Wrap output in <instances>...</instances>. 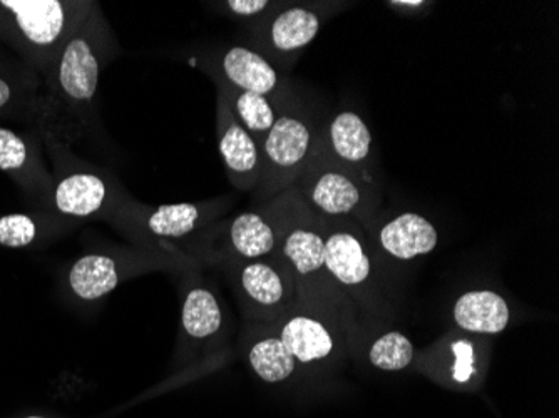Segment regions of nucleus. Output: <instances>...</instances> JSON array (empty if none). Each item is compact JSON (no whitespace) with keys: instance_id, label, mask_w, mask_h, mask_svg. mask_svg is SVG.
Instances as JSON below:
<instances>
[{"instance_id":"obj_1","label":"nucleus","mask_w":559,"mask_h":418,"mask_svg":"<svg viewBox=\"0 0 559 418\" xmlns=\"http://www.w3.org/2000/svg\"><path fill=\"white\" fill-rule=\"evenodd\" d=\"M109 31L97 4L72 31L62 46L56 83L71 116L69 136L80 138L90 126L96 104L100 72L109 61Z\"/></svg>"},{"instance_id":"obj_2","label":"nucleus","mask_w":559,"mask_h":418,"mask_svg":"<svg viewBox=\"0 0 559 418\" xmlns=\"http://www.w3.org/2000/svg\"><path fill=\"white\" fill-rule=\"evenodd\" d=\"M320 128L292 97L278 104V118L260 144L262 175L255 190L259 206L295 187L319 146Z\"/></svg>"},{"instance_id":"obj_3","label":"nucleus","mask_w":559,"mask_h":418,"mask_svg":"<svg viewBox=\"0 0 559 418\" xmlns=\"http://www.w3.org/2000/svg\"><path fill=\"white\" fill-rule=\"evenodd\" d=\"M373 182L330 159L317 146L312 162L295 182L294 190L319 218H366L376 207Z\"/></svg>"},{"instance_id":"obj_4","label":"nucleus","mask_w":559,"mask_h":418,"mask_svg":"<svg viewBox=\"0 0 559 418\" xmlns=\"http://www.w3.org/2000/svg\"><path fill=\"white\" fill-rule=\"evenodd\" d=\"M325 5L276 8L253 29V49L272 64H292L319 36L326 21Z\"/></svg>"},{"instance_id":"obj_5","label":"nucleus","mask_w":559,"mask_h":418,"mask_svg":"<svg viewBox=\"0 0 559 418\" xmlns=\"http://www.w3.org/2000/svg\"><path fill=\"white\" fill-rule=\"evenodd\" d=\"M323 253L330 279L345 290L360 291L372 276V261L362 232L352 219H322Z\"/></svg>"},{"instance_id":"obj_6","label":"nucleus","mask_w":559,"mask_h":418,"mask_svg":"<svg viewBox=\"0 0 559 418\" xmlns=\"http://www.w3.org/2000/svg\"><path fill=\"white\" fill-rule=\"evenodd\" d=\"M212 64L210 71L216 83L270 97L275 104L288 96L284 75L253 47H228Z\"/></svg>"},{"instance_id":"obj_7","label":"nucleus","mask_w":559,"mask_h":418,"mask_svg":"<svg viewBox=\"0 0 559 418\" xmlns=\"http://www.w3.org/2000/svg\"><path fill=\"white\" fill-rule=\"evenodd\" d=\"M216 136L219 156L231 184L241 193L255 191L262 175L260 144L235 119L222 93L216 99Z\"/></svg>"},{"instance_id":"obj_8","label":"nucleus","mask_w":559,"mask_h":418,"mask_svg":"<svg viewBox=\"0 0 559 418\" xmlns=\"http://www.w3.org/2000/svg\"><path fill=\"white\" fill-rule=\"evenodd\" d=\"M319 147L338 165L372 179V134L354 111H342L320 128Z\"/></svg>"},{"instance_id":"obj_9","label":"nucleus","mask_w":559,"mask_h":418,"mask_svg":"<svg viewBox=\"0 0 559 418\" xmlns=\"http://www.w3.org/2000/svg\"><path fill=\"white\" fill-rule=\"evenodd\" d=\"M238 282L248 301L269 315L287 310L297 300V285L284 260L245 261L238 270Z\"/></svg>"},{"instance_id":"obj_10","label":"nucleus","mask_w":559,"mask_h":418,"mask_svg":"<svg viewBox=\"0 0 559 418\" xmlns=\"http://www.w3.org/2000/svg\"><path fill=\"white\" fill-rule=\"evenodd\" d=\"M71 5L61 0H2L0 8L8 9L14 15L15 25L22 36L34 46H56L62 36L69 34L71 22L78 24L86 17L84 14L72 17Z\"/></svg>"},{"instance_id":"obj_11","label":"nucleus","mask_w":559,"mask_h":418,"mask_svg":"<svg viewBox=\"0 0 559 418\" xmlns=\"http://www.w3.org/2000/svg\"><path fill=\"white\" fill-rule=\"evenodd\" d=\"M377 243L380 250L394 260L413 261L436 250L439 232L426 216L402 213L380 226Z\"/></svg>"},{"instance_id":"obj_12","label":"nucleus","mask_w":559,"mask_h":418,"mask_svg":"<svg viewBox=\"0 0 559 418\" xmlns=\"http://www.w3.org/2000/svg\"><path fill=\"white\" fill-rule=\"evenodd\" d=\"M276 335L298 365L326 360L335 351V336L323 320L310 313H294L280 323Z\"/></svg>"},{"instance_id":"obj_13","label":"nucleus","mask_w":559,"mask_h":418,"mask_svg":"<svg viewBox=\"0 0 559 418\" xmlns=\"http://www.w3.org/2000/svg\"><path fill=\"white\" fill-rule=\"evenodd\" d=\"M452 319L464 332L496 335L510 325V307L496 291H467L455 300Z\"/></svg>"},{"instance_id":"obj_14","label":"nucleus","mask_w":559,"mask_h":418,"mask_svg":"<svg viewBox=\"0 0 559 418\" xmlns=\"http://www.w3.org/2000/svg\"><path fill=\"white\" fill-rule=\"evenodd\" d=\"M231 251L245 261L265 260L278 250V231L265 210L238 215L228 226Z\"/></svg>"},{"instance_id":"obj_15","label":"nucleus","mask_w":559,"mask_h":418,"mask_svg":"<svg viewBox=\"0 0 559 418\" xmlns=\"http://www.w3.org/2000/svg\"><path fill=\"white\" fill-rule=\"evenodd\" d=\"M109 188L105 179L94 172H74L61 179L55 191L59 212L74 218H90L106 206Z\"/></svg>"},{"instance_id":"obj_16","label":"nucleus","mask_w":559,"mask_h":418,"mask_svg":"<svg viewBox=\"0 0 559 418\" xmlns=\"http://www.w3.org/2000/svg\"><path fill=\"white\" fill-rule=\"evenodd\" d=\"M216 84H218V93L225 97L228 108L234 112L235 119L240 122L241 128L257 143L262 144L278 118V104L273 103L270 97L260 96V94L234 89V87L222 83Z\"/></svg>"},{"instance_id":"obj_17","label":"nucleus","mask_w":559,"mask_h":418,"mask_svg":"<svg viewBox=\"0 0 559 418\" xmlns=\"http://www.w3.org/2000/svg\"><path fill=\"white\" fill-rule=\"evenodd\" d=\"M118 283V265L106 254H86L75 261L69 272V286L81 300H100L111 294Z\"/></svg>"},{"instance_id":"obj_18","label":"nucleus","mask_w":559,"mask_h":418,"mask_svg":"<svg viewBox=\"0 0 559 418\" xmlns=\"http://www.w3.org/2000/svg\"><path fill=\"white\" fill-rule=\"evenodd\" d=\"M212 210L213 204L206 203L159 204L146 213L144 226L155 237L178 240L200 228Z\"/></svg>"},{"instance_id":"obj_19","label":"nucleus","mask_w":559,"mask_h":418,"mask_svg":"<svg viewBox=\"0 0 559 418\" xmlns=\"http://www.w3.org/2000/svg\"><path fill=\"white\" fill-rule=\"evenodd\" d=\"M247 355L251 370L266 383L285 382L294 375L298 367L276 333L253 339Z\"/></svg>"},{"instance_id":"obj_20","label":"nucleus","mask_w":559,"mask_h":418,"mask_svg":"<svg viewBox=\"0 0 559 418\" xmlns=\"http://www.w3.org/2000/svg\"><path fill=\"white\" fill-rule=\"evenodd\" d=\"M181 325L193 339L215 336L223 325V311L215 295L206 288L188 291L181 310Z\"/></svg>"},{"instance_id":"obj_21","label":"nucleus","mask_w":559,"mask_h":418,"mask_svg":"<svg viewBox=\"0 0 559 418\" xmlns=\"http://www.w3.org/2000/svg\"><path fill=\"white\" fill-rule=\"evenodd\" d=\"M414 354L413 342L404 333L389 332L370 345L369 360L382 372H401L413 363Z\"/></svg>"},{"instance_id":"obj_22","label":"nucleus","mask_w":559,"mask_h":418,"mask_svg":"<svg viewBox=\"0 0 559 418\" xmlns=\"http://www.w3.org/2000/svg\"><path fill=\"white\" fill-rule=\"evenodd\" d=\"M36 223L25 215H9L0 218V244L8 248H22L36 238Z\"/></svg>"},{"instance_id":"obj_23","label":"nucleus","mask_w":559,"mask_h":418,"mask_svg":"<svg viewBox=\"0 0 559 418\" xmlns=\"http://www.w3.org/2000/svg\"><path fill=\"white\" fill-rule=\"evenodd\" d=\"M27 163V144L8 128H0V169L17 171Z\"/></svg>"},{"instance_id":"obj_24","label":"nucleus","mask_w":559,"mask_h":418,"mask_svg":"<svg viewBox=\"0 0 559 418\" xmlns=\"http://www.w3.org/2000/svg\"><path fill=\"white\" fill-rule=\"evenodd\" d=\"M278 5L269 2V0H228L223 4L228 14L237 19H247V21H260L266 17L270 12L275 11Z\"/></svg>"},{"instance_id":"obj_25","label":"nucleus","mask_w":559,"mask_h":418,"mask_svg":"<svg viewBox=\"0 0 559 418\" xmlns=\"http://www.w3.org/2000/svg\"><path fill=\"white\" fill-rule=\"evenodd\" d=\"M455 351H457V365H455V379L461 380V382H466L471 377V360H473V348L467 344H457L455 345Z\"/></svg>"},{"instance_id":"obj_26","label":"nucleus","mask_w":559,"mask_h":418,"mask_svg":"<svg viewBox=\"0 0 559 418\" xmlns=\"http://www.w3.org/2000/svg\"><path fill=\"white\" fill-rule=\"evenodd\" d=\"M388 5L401 12H417L420 9H426L429 4L424 0H397V2H389Z\"/></svg>"},{"instance_id":"obj_27","label":"nucleus","mask_w":559,"mask_h":418,"mask_svg":"<svg viewBox=\"0 0 559 418\" xmlns=\"http://www.w3.org/2000/svg\"><path fill=\"white\" fill-rule=\"evenodd\" d=\"M12 99V87L9 86V83H5L2 77H0V109L8 106L9 100Z\"/></svg>"},{"instance_id":"obj_28","label":"nucleus","mask_w":559,"mask_h":418,"mask_svg":"<svg viewBox=\"0 0 559 418\" xmlns=\"http://www.w3.org/2000/svg\"><path fill=\"white\" fill-rule=\"evenodd\" d=\"M31 418H39V417H31Z\"/></svg>"}]
</instances>
